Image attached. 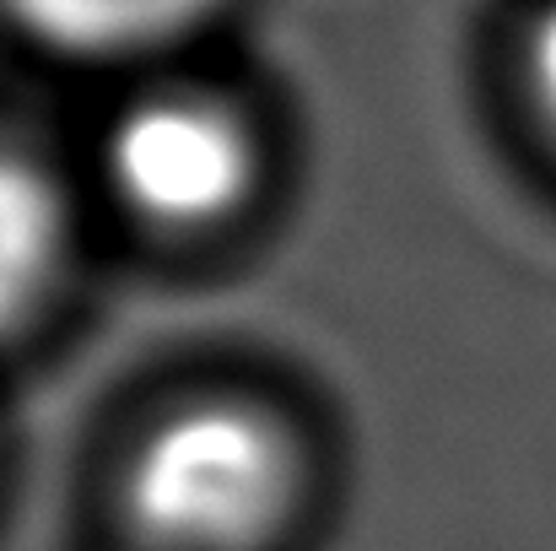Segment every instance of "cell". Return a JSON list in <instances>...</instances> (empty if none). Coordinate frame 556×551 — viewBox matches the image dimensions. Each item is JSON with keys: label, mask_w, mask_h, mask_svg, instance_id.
Masks as SVG:
<instances>
[{"label": "cell", "mask_w": 556, "mask_h": 551, "mask_svg": "<svg viewBox=\"0 0 556 551\" xmlns=\"http://www.w3.org/2000/svg\"><path fill=\"white\" fill-rule=\"evenodd\" d=\"M308 492L303 438L249 395L163 411L125 460L119 509L141 551H270Z\"/></svg>", "instance_id": "obj_1"}, {"label": "cell", "mask_w": 556, "mask_h": 551, "mask_svg": "<svg viewBox=\"0 0 556 551\" xmlns=\"http://www.w3.org/2000/svg\"><path fill=\"white\" fill-rule=\"evenodd\" d=\"M98 168L114 205L152 233H216L265 184L260 120L211 82H147L103 125Z\"/></svg>", "instance_id": "obj_2"}, {"label": "cell", "mask_w": 556, "mask_h": 551, "mask_svg": "<svg viewBox=\"0 0 556 551\" xmlns=\"http://www.w3.org/2000/svg\"><path fill=\"white\" fill-rule=\"evenodd\" d=\"M227 0H0L5 22L71 65H152L185 49Z\"/></svg>", "instance_id": "obj_3"}, {"label": "cell", "mask_w": 556, "mask_h": 551, "mask_svg": "<svg viewBox=\"0 0 556 551\" xmlns=\"http://www.w3.org/2000/svg\"><path fill=\"white\" fill-rule=\"evenodd\" d=\"M60 260H65V222L49 184L27 163L0 152V336H11L49 303Z\"/></svg>", "instance_id": "obj_4"}, {"label": "cell", "mask_w": 556, "mask_h": 551, "mask_svg": "<svg viewBox=\"0 0 556 551\" xmlns=\"http://www.w3.org/2000/svg\"><path fill=\"white\" fill-rule=\"evenodd\" d=\"M519 87H525L530 120L541 125V136L556 147V0H541L535 16L525 22V43H519Z\"/></svg>", "instance_id": "obj_5"}]
</instances>
